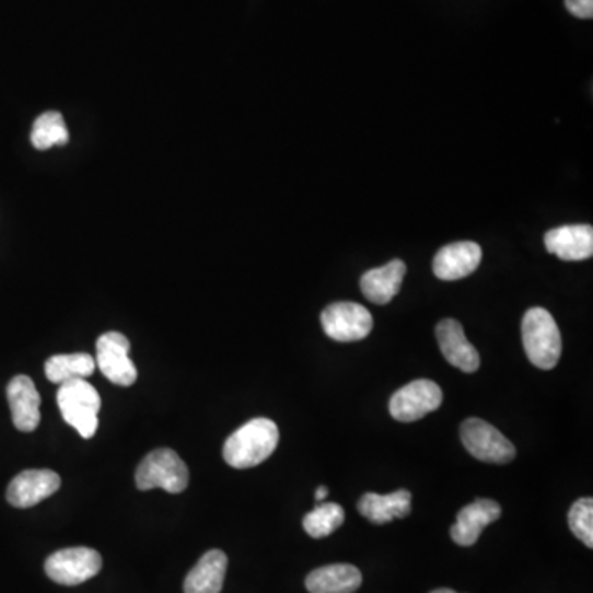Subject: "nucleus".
<instances>
[{
  "label": "nucleus",
  "mask_w": 593,
  "mask_h": 593,
  "mask_svg": "<svg viewBox=\"0 0 593 593\" xmlns=\"http://www.w3.org/2000/svg\"><path fill=\"white\" fill-rule=\"evenodd\" d=\"M279 443V429L270 419L249 420L231 433L224 442L223 457L230 467L237 470L257 467L266 462Z\"/></svg>",
  "instance_id": "1"
},
{
  "label": "nucleus",
  "mask_w": 593,
  "mask_h": 593,
  "mask_svg": "<svg viewBox=\"0 0 593 593\" xmlns=\"http://www.w3.org/2000/svg\"><path fill=\"white\" fill-rule=\"evenodd\" d=\"M523 345L527 358L539 370H553L562 354V337L553 315L546 309H530L524 315Z\"/></svg>",
  "instance_id": "2"
},
{
  "label": "nucleus",
  "mask_w": 593,
  "mask_h": 593,
  "mask_svg": "<svg viewBox=\"0 0 593 593\" xmlns=\"http://www.w3.org/2000/svg\"><path fill=\"white\" fill-rule=\"evenodd\" d=\"M57 403L65 422L77 429L83 439H91L96 433L101 409L96 387L91 386L86 380L67 381L60 384Z\"/></svg>",
  "instance_id": "3"
},
{
  "label": "nucleus",
  "mask_w": 593,
  "mask_h": 593,
  "mask_svg": "<svg viewBox=\"0 0 593 593\" xmlns=\"http://www.w3.org/2000/svg\"><path fill=\"white\" fill-rule=\"evenodd\" d=\"M190 474L181 455L172 449H158L147 455L136 472L137 488L142 491L162 488L168 493L187 490Z\"/></svg>",
  "instance_id": "4"
},
{
  "label": "nucleus",
  "mask_w": 593,
  "mask_h": 593,
  "mask_svg": "<svg viewBox=\"0 0 593 593\" xmlns=\"http://www.w3.org/2000/svg\"><path fill=\"white\" fill-rule=\"evenodd\" d=\"M465 449L478 461L487 464H510L516 457L513 443L487 420L467 419L461 427Z\"/></svg>",
  "instance_id": "5"
},
{
  "label": "nucleus",
  "mask_w": 593,
  "mask_h": 593,
  "mask_svg": "<svg viewBox=\"0 0 593 593\" xmlns=\"http://www.w3.org/2000/svg\"><path fill=\"white\" fill-rule=\"evenodd\" d=\"M103 559L90 547H68L51 554L45 562V572L60 585H80L100 573Z\"/></svg>",
  "instance_id": "6"
},
{
  "label": "nucleus",
  "mask_w": 593,
  "mask_h": 593,
  "mask_svg": "<svg viewBox=\"0 0 593 593\" xmlns=\"http://www.w3.org/2000/svg\"><path fill=\"white\" fill-rule=\"evenodd\" d=\"M322 327L332 340L351 344L367 338L373 330V317L363 305L337 302L322 312Z\"/></svg>",
  "instance_id": "7"
},
{
  "label": "nucleus",
  "mask_w": 593,
  "mask_h": 593,
  "mask_svg": "<svg viewBox=\"0 0 593 593\" xmlns=\"http://www.w3.org/2000/svg\"><path fill=\"white\" fill-rule=\"evenodd\" d=\"M442 403L443 393L439 384L430 380H417L394 393L389 412L399 422H416L439 409Z\"/></svg>",
  "instance_id": "8"
},
{
  "label": "nucleus",
  "mask_w": 593,
  "mask_h": 593,
  "mask_svg": "<svg viewBox=\"0 0 593 593\" xmlns=\"http://www.w3.org/2000/svg\"><path fill=\"white\" fill-rule=\"evenodd\" d=\"M130 344L126 335L107 332L96 344V364L101 373L117 386H132L137 380L136 364L129 358Z\"/></svg>",
  "instance_id": "9"
},
{
  "label": "nucleus",
  "mask_w": 593,
  "mask_h": 593,
  "mask_svg": "<svg viewBox=\"0 0 593 593\" xmlns=\"http://www.w3.org/2000/svg\"><path fill=\"white\" fill-rule=\"evenodd\" d=\"M60 475L51 470H25L11 481L8 501L15 508H32L60 490Z\"/></svg>",
  "instance_id": "10"
},
{
  "label": "nucleus",
  "mask_w": 593,
  "mask_h": 593,
  "mask_svg": "<svg viewBox=\"0 0 593 593\" xmlns=\"http://www.w3.org/2000/svg\"><path fill=\"white\" fill-rule=\"evenodd\" d=\"M435 334L440 351L452 367L464 373H475L480 368V354L467 340L464 327L457 321L445 318L437 325Z\"/></svg>",
  "instance_id": "11"
},
{
  "label": "nucleus",
  "mask_w": 593,
  "mask_h": 593,
  "mask_svg": "<svg viewBox=\"0 0 593 593\" xmlns=\"http://www.w3.org/2000/svg\"><path fill=\"white\" fill-rule=\"evenodd\" d=\"M544 244L550 254L559 259L585 260L593 256V228L590 224H567L554 228L544 236Z\"/></svg>",
  "instance_id": "12"
},
{
  "label": "nucleus",
  "mask_w": 593,
  "mask_h": 593,
  "mask_svg": "<svg viewBox=\"0 0 593 593\" xmlns=\"http://www.w3.org/2000/svg\"><path fill=\"white\" fill-rule=\"evenodd\" d=\"M481 247L472 241L449 244L433 257V274L442 280H458L470 276L480 266Z\"/></svg>",
  "instance_id": "13"
},
{
  "label": "nucleus",
  "mask_w": 593,
  "mask_h": 593,
  "mask_svg": "<svg viewBox=\"0 0 593 593\" xmlns=\"http://www.w3.org/2000/svg\"><path fill=\"white\" fill-rule=\"evenodd\" d=\"M12 422L21 432H34L40 423V394L28 376H15L8 386Z\"/></svg>",
  "instance_id": "14"
},
{
  "label": "nucleus",
  "mask_w": 593,
  "mask_h": 593,
  "mask_svg": "<svg viewBox=\"0 0 593 593\" xmlns=\"http://www.w3.org/2000/svg\"><path fill=\"white\" fill-rule=\"evenodd\" d=\"M501 507L493 500H477L458 513L457 523L452 526L451 536L455 544L470 547L477 544L478 537L488 524L500 520Z\"/></svg>",
  "instance_id": "15"
},
{
  "label": "nucleus",
  "mask_w": 593,
  "mask_h": 593,
  "mask_svg": "<svg viewBox=\"0 0 593 593\" xmlns=\"http://www.w3.org/2000/svg\"><path fill=\"white\" fill-rule=\"evenodd\" d=\"M404 276H406V264L403 260L394 259L386 266L364 272L360 280L361 290L368 301L373 304H389L399 293Z\"/></svg>",
  "instance_id": "16"
},
{
  "label": "nucleus",
  "mask_w": 593,
  "mask_h": 593,
  "mask_svg": "<svg viewBox=\"0 0 593 593\" xmlns=\"http://www.w3.org/2000/svg\"><path fill=\"white\" fill-rule=\"evenodd\" d=\"M363 583L358 567L351 563H334L309 573L305 580L311 593H354Z\"/></svg>",
  "instance_id": "17"
},
{
  "label": "nucleus",
  "mask_w": 593,
  "mask_h": 593,
  "mask_svg": "<svg viewBox=\"0 0 593 593\" xmlns=\"http://www.w3.org/2000/svg\"><path fill=\"white\" fill-rule=\"evenodd\" d=\"M228 570L223 550H208L185 579V593H221Z\"/></svg>",
  "instance_id": "18"
},
{
  "label": "nucleus",
  "mask_w": 593,
  "mask_h": 593,
  "mask_svg": "<svg viewBox=\"0 0 593 593\" xmlns=\"http://www.w3.org/2000/svg\"><path fill=\"white\" fill-rule=\"evenodd\" d=\"M412 495L399 490L391 495L367 493L358 503V510L374 524H386L393 520H403L410 514Z\"/></svg>",
  "instance_id": "19"
},
{
  "label": "nucleus",
  "mask_w": 593,
  "mask_h": 593,
  "mask_svg": "<svg viewBox=\"0 0 593 593\" xmlns=\"http://www.w3.org/2000/svg\"><path fill=\"white\" fill-rule=\"evenodd\" d=\"M94 370H96V361L88 353L55 354L45 363V374L48 381L55 384L86 380Z\"/></svg>",
  "instance_id": "20"
},
{
  "label": "nucleus",
  "mask_w": 593,
  "mask_h": 593,
  "mask_svg": "<svg viewBox=\"0 0 593 593\" xmlns=\"http://www.w3.org/2000/svg\"><path fill=\"white\" fill-rule=\"evenodd\" d=\"M68 129L60 113L42 114L37 117L32 130V143L38 151H47L54 146H63L68 142Z\"/></svg>",
  "instance_id": "21"
},
{
  "label": "nucleus",
  "mask_w": 593,
  "mask_h": 593,
  "mask_svg": "<svg viewBox=\"0 0 593 593\" xmlns=\"http://www.w3.org/2000/svg\"><path fill=\"white\" fill-rule=\"evenodd\" d=\"M345 523V511L337 503H317L315 510L305 514L304 530L314 539L330 536Z\"/></svg>",
  "instance_id": "22"
},
{
  "label": "nucleus",
  "mask_w": 593,
  "mask_h": 593,
  "mask_svg": "<svg viewBox=\"0 0 593 593\" xmlns=\"http://www.w3.org/2000/svg\"><path fill=\"white\" fill-rule=\"evenodd\" d=\"M570 531L585 544L586 547H593V500L592 498H582L575 501L569 511Z\"/></svg>",
  "instance_id": "23"
},
{
  "label": "nucleus",
  "mask_w": 593,
  "mask_h": 593,
  "mask_svg": "<svg viewBox=\"0 0 593 593\" xmlns=\"http://www.w3.org/2000/svg\"><path fill=\"white\" fill-rule=\"evenodd\" d=\"M566 8L575 18H593V0H566Z\"/></svg>",
  "instance_id": "24"
},
{
  "label": "nucleus",
  "mask_w": 593,
  "mask_h": 593,
  "mask_svg": "<svg viewBox=\"0 0 593 593\" xmlns=\"http://www.w3.org/2000/svg\"><path fill=\"white\" fill-rule=\"evenodd\" d=\"M327 497H328L327 488L321 487L318 488L317 493H315V501H317V503H322V501H324L325 498Z\"/></svg>",
  "instance_id": "25"
},
{
  "label": "nucleus",
  "mask_w": 593,
  "mask_h": 593,
  "mask_svg": "<svg viewBox=\"0 0 593 593\" xmlns=\"http://www.w3.org/2000/svg\"><path fill=\"white\" fill-rule=\"evenodd\" d=\"M430 593H457V592H454V590H451V589H437V590H433V592H430Z\"/></svg>",
  "instance_id": "26"
}]
</instances>
